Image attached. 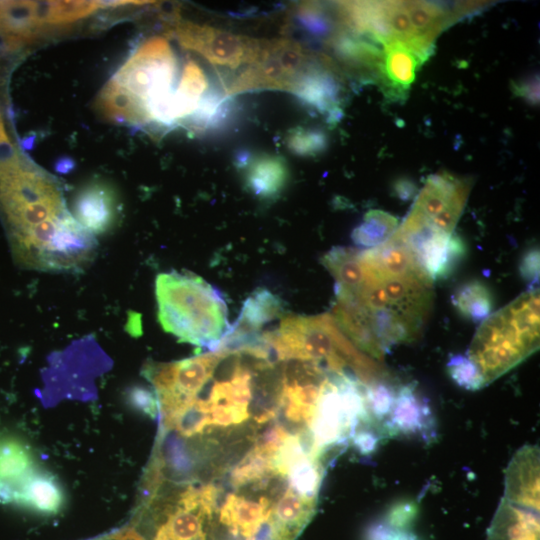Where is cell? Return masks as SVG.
I'll use <instances>...</instances> for the list:
<instances>
[{
	"instance_id": "6da1fadb",
	"label": "cell",
	"mask_w": 540,
	"mask_h": 540,
	"mask_svg": "<svg viewBox=\"0 0 540 540\" xmlns=\"http://www.w3.org/2000/svg\"><path fill=\"white\" fill-rule=\"evenodd\" d=\"M363 278L351 291H335L332 318L353 344L381 359L391 347L416 340L433 306L434 282L408 246L391 236L359 250Z\"/></svg>"
},
{
	"instance_id": "7a4b0ae2",
	"label": "cell",
	"mask_w": 540,
	"mask_h": 540,
	"mask_svg": "<svg viewBox=\"0 0 540 540\" xmlns=\"http://www.w3.org/2000/svg\"><path fill=\"white\" fill-rule=\"evenodd\" d=\"M158 321L181 342L216 351L230 329L222 293L190 272L156 277Z\"/></svg>"
},
{
	"instance_id": "3957f363",
	"label": "cell",
	"mask_w": 540,
	"mask_h": 540,
	"mask_svg": "<svg viewBox=\"0 0 540 540\" xmlns=\"http://www.w3.org/2000/svg\"><path fill=\"white\" fill-rule=\"evenodd\" d=\"M261 336L278 362L313 361L329 372L353 373L365 384L381 375L376 363L353 345L330 314L288 316L277 330Z\"/></svg>"
},
{
	"instance_id": "277c9868",
	"label": "cell",
	"mask_w": 540,
	"mask_h": 540,
	"mask_svg": "<svg viewBox=\"0 0 540 540\" xmlns=\"http://www.w3.org/2000/svg\"><path fill=\"white\" fill-rule=\"evenodd\" d=\"M539 290H528L477 329L467 356L485 386L520 364L539 348Z\"/></svg>"
},
{
	"instance_id": "5b68a950",
	"label": "cell",
	"mask_w": 540,
	"mask_h": 540,
	"mask_svg": "<svg viewBox=\"0 0 540 540\" xmlns=\"http://www.w3.org/2000/svg\"><path fill=\"white\" fill-rule=\"evenodd\" d=\"M311 61L303 47L293 40H259L253 60L225 87V92L230 97L265 89L292 92Z\"/></svg>"
},
{
	"instance_id": "8992f818",
	"label": "cell",
	"mask_w": 540,
	"mask_h": 540,
	"mask_svg": "<svg viewBox=\"0 0 540 540\" xmlns=\"http://www.w3.org/2000/svg\"><path fill=\"white\" fill-rule=\"evenodd\" d=\"M176 73L177 61L169 42L157 36L142 43L113 78L144 107L146 102L174 91Z\"/></svg>"
},
{
	"instance_id": "52a82bcc",
	"label": "cell",
	"mask_w": 540,
	"mask_h": 540,
	"mask_svg": "<svg viewBox=\"0 0 540 540\" xmlns=\"http://www.w3.org/2000/svg\"><path fill=\"white\" fill-rule=\"evenodd\" d=\"M175 35L183 48L200 54L213 65L228 68L248 65L259 45L258 39L192 22L177 24Z\"/></svg>"
},
{
	"instance_id": "ba28073f",
	"label": "cell",
	"mask_w": 540,
	"mask_h": 540,
	"mask_svg": "<svg viewBox=\"0 0 540 540\" xmlns=\"http://www.w3.org/2000/svg\"><path fill=\"white\" fill-rule=\"evenodd\" d=\"M392 236L408 246L433 282L448 278L466 253L463 240L455 233L446 234L423 227L409 235L394 232Z\"/></svg>"
},
{
	"instance_id": "9c48e42d",
	"label": "cell",
	"mask_w": 540,
	"mask_h": 540,
	"mask_svg": "<svg viewBox=\"0 0 540 540\" xmlns=\"http://www.w3.org/2000/svg\"><path fill=\"white\" fill-rule=\"evenodd\" d=\"M76 221L93 236L116 227L121 203L116 190L106 181L94 180L80 188L73 199Z\"/></svg>"
},
{
	"instance_id": "30bf717a",
	"label": "cell",
	"mask_w": 540,
	"mask_h": 540,
	"mask_svg": "<svg viewBox=\"0 0 540 540\" xmlns=\"http://www.w3.org/2000/svg\"><path fill=\"white\" fill-rule=\"evenodd\" d=\"M383 428L387 438L402 434L431 442L436 435L431 408L411 384L402 386L396 392L391 413Z\"/></svg>"
},
{
	"instance_id": "8fae6325",
	"label": "cell",
	"mask_w": 540,
	"mask_h": 540,
	"mask_svg": "<svg viewBox=\"0 0 540 540\" xmlns=\"http://www.w3.org/2000/svg\"><path fill=\"white\" fill-rule=\"evenodd\" d=\"M308 108L326 117L330 124L341 116L340 85L328 64L311 61L299 76L292 92Z\"/></svg>"
},
{
	"instance_id": "7c38bea8",
	"label": "cell",
	"mask_w": 540,
	"mask_h": 540,
	"mask_svg": "<svg viewBox=\"0 0 540 540\" xmlns=\"http://www.w3.org/2000/svg\"><path fill=\"white\" fill-rule=\"evenodd\" d=\"M282 311V303L276 295L265 288H257L245 300L237 320L230 325L218 349H240L260 335L261 328L278 318Z\"/></svg>"
},
{
	"instance_id": "4fadbf2b",
	"label": "cell",
	"mask_w": 540,
	"mask_h": 540,
	"mask_svg": "<svg viewBox=\"0 0 540 540\" xmlns=\"http://www.w3.org/2000/svg\"><path fill=\"white\" fill-rule=\"evenodd\" d=\"M470 191V182L449 173L430 175L417 195L410 212L424 224L448 210L463 212Z\"/></svg>"
},
{
	"instance_id": "5bb4252c",
	"label": "cell",
	"mask_w": 540,
	"mask_h": 540,
	"mask_svg": "<svg viewBox=\"0 0 540 540\" xmlns=\"http://www.w3.org/2000/svg\"><path fill=\"white\" fill-rule=\"evenodd\" d=\"M539 448L525 445L512 457L505 470L504 499L539 511Z\"/></svg>"
},
{
	"instance_id": "9a60e30c",
	"label": "cell",
	"mask_w": 540,
	"mask_h": 540,
	"mask_svg": "<svg viewBox=\"0 0 540 540\" xmlns=\"http://www.w3.org/2000/svg\"><path fill=\"white\" fill-rule=\"evenodd\" d=\"M64 504L65 492L59 479L39 466L14 487L12 505L43 515H55Z\"/></svg>"
},
{
	"instance_id": "2e32d148",
	"label": "cell",
	"mask_w": 540,
	"mask_h": 540,
	"mask_svg": "<svg viewBox=\"0 0 540 540\" xmlns=\"http://www.w3.org/2000/svg\"><path fill=\"white\" fill-rule=\"evenodd\" d=\"M382 53L378 74L386 92L400 97L414 82L417 69L427 57L400 41L385 44Z\"/></svg>"
},
{
	"instance_id": "e0dca14e",
	"label": "cell",
	"mask_w": 540,
	"mask_h": 540,
	"mask_svg": "<svg viewBox=\"0 0 540 540\" xmlns=\"http://www.w3.org/2000/svg\"><path fill=\"white\" fill-rule=\"evenodd\" d=\"M273 516L271 501L267 496L254 501L244 496L229 494L221 507L220 520L234 536L254 540L261 526Z\"/></svg>"
},
{
	"instance_id": "ac0fdd59",
	"label": "cell",
	"mask_w": 540,
	"mask_h": 540,
	"mask_svg": "<svg viewBox=\"0 0 540 540\" xmlns=\"http://www.w3.org/2000/svg\"><path fill=\"white\" fill-rule=\"evenodd\" d=\"M539 511L502 498L487 530V540H539Z\"/></svg>"
},
{
	"instance_id": "d6986e66",
	"label": "cell",
	"mask_w": 540,
	"mask_h": 540,
	"mask_svg": "<svg viewBox=\"0 0 540 540\" xmlns=\"http://www.w3.org/2000/svg\"><path fill=\"white\" fill-rule=\"evenodd\" d=\"M289 171L279 156L263 155L246 164V188L263 200L277 198L286 187Z\"/></svg>"
},
{
	"instance_id": "ffe728a7",
	"label": "cell",
	"mask_w": 540,
	"mask_h": 540,
	"mask_svg": "<svg viewBox=\"0 0 540 540\" xmlns=\"http://www.w3.org/2000/svg\"><path fill=\"white\" fill-rule=\"evenodd\" d=\"M97 103L100 112L114 121L131 124L150 123L140 100L115 78L103 87Z\"/></svg>"
},
{
	"instance_id": "44dd1931",
	"label": "cell",
	"mask_w": 540,
	"mask_h": 540,
	"mask_svg": "<svg viewBox=\"0 0 540 540\" xmlns=\"http://www.w3.org/2000/svg\"><path fill=\"white\" fill-rule=\"evenodd\" d=\"M37 466L27 442L14 434L0 432V482L14 485Z\"/></svg>"
},
{
	"instance_id": "7402d4cb",
	"label": "cell",
	"mask_w": 540,
	"mask_h": 540,
	"mask_svg": "<svg viewBox=\"0 0 540 540\" xmlns=\"http://www.w3.org/2000/svg\"><path fill=\"white\" fill-rule=\"evenodd\" d=\"M206 516L202 507L189 508L177 502L157 529L154 540H206L203 525Z\"/></svg>"
},
{
	"instance_id": "603a6c76",
	"label": "cell",
	"mask_w": 540,
	"mask_h": 540,
	"mask_svg": "<svg viewBox=\"0 0 540 540\" xmlns=\"http://www.w3.org/2000/svg\"><path fill=\"white\" fill-rule=\"evenodd\" d=\"M412 27L417 38L426 46L432 47L436 36L451 21L453 13H448L437 4L423 1H404Z\"/></svg>"
},
{
	"instance_id": "cb8c5ba5",
	"label": "cell",
	"mask_w": 540,
	"mask_h": 540,
	"mask_svg": "<svg viewBox=\"0 0 540 540\" xmlns=\"http://www.w3.org/2000/svg\"><path fill=\"white\" fill-rule=\"evenodd\" d=\"M321 263L335 279V291H351L358 287L363 278L359 250L350 247H333L322 258Z\"/></svg>"
},
{
	"instance_id": "d4e9b609",
	"label": "cell",
	"mask_w": 540,
	"mask_h": 540,
	"mask_svg": "<svg viewBox=\"0 0 540 540\" xmlns=\"http://www.w3.org/2000/svg\"><path fill=\"white\" fill-rule=\"evenodd\" d=\"M209 89L204 70L193 60L188 61L174 90V103L178 120L187 119L198 107Z\"/></svg>"
},
{
	"instance_id": "484cf974",
	"label": "cell",
	"mask_w": 540,
	"mask_h": 540,
	"mask_svg": "<svg viewBox=\"0 0 540 540\" xmlns=\"http://www.w3.org/2000/svg\"><path fill=\"white\" fill-rule=\"evenodd\" d=\"M224 91L209 88L200 100L195 112L187 118L195 132L214 131L221 128L231 113V101Z\"/></svg>"
},
{
	"instance_id": "4316f807",
	"label": "cell",
	"mask_w": 540,
	"mask_h": 540,
	"mask_svg": "<svg viewBox=\"0 0 540 540\" xmlns=\"http://www.w3.org/2000/svg\"><path fill=\"white\" fill-rule=\"evenodd\" d=\"M331 44L337 56L354 66L375 68L382 63L383 53L376 45L359 38V36L342 31L336 34Z\"/></svg>"
},
{
	"instance_id": "83f0119b",
	"label": "cell",
	"mask_w": 540,
	"mask_h": 540,
	"mask_svg": "<svg viewBox=\"0 0 540 540\" xmlns=\"http://www.w3.org/2000/svg\"><path fill=\"white\" fill-rule=\"evenodd\" d=\"M452 303L463 317L475 323L484 321L493 308L490 290L477 280L459 287L452 297Z\"/></svg>"
},
{
	"instance_id": "f1b7e54d",
	"label": "cell",
	"mask_w": 540,
	"mask_h": 540,
	"mask_svg": "<svg viewBox=\"0 0 540 540\" xmlns=\"http://www.w3.org/2000/svg\"><path fill=\"white\" fill-rule=\"evenodd\" d=\"M398 228V220L390 213L370 210L351 234L354 244L364 248H374L385 243Z\"/></svg>"
},
{
	"instance_id": "f546056e",
	"label": "cell",
	"mask_w": 540,
	"mask_h": 540,
	"mask_svg": "<svg viewBox=\"0 0 540 540\" xmlns=\"http://www.w3.org/2000/svg\"><path fill=\"white\" fill-rule=\"evenodd\" d=\"M324 471L320 459L305 456L292 463L286 475L290 488L296 494L306 500L316 502Z\"/></svg>"
},
{
	"instance_id": "4dcf8cb0",
	"label": "cell",
	"mask_w": 540,
	"mask_h": 540,
	"mask_svg": "<svg viewBox=\"0 0 540 540\" xmlns=\"http://www.w3.org/2000/svg\"><path fill=\"white\" fill-rule=\"evenodd\" d=\"M315 505L316 502L300 497L289 487L273 511L275 523L285 533L286 528H301L314 513Z\"/></svg>"
},
{
	"instance_id": "1f68e13d",
	"label": "cell",
	"mask_w": 540,
	"mask_h": 540,
	"mask_svg": "<svg viewBox=\"0 0 540 540\" xmlns=\"http://www.w3.org/2000/svg\"><path fill=\"white\" fill-rule=\"evenodd\" d=\"M99 7V1H52L38 4V13L41 23L66 24L89 16Z\"/></svg>"
},
{
	"instance_id": "d6a6232c",
	"label": "cell",
	"mask_w": 540,
	"mask_h": 540,
	"mask_svg": "<svg viewBox=\"0 0 540 540\" xmlns=\"http://www.w3.org/2000/svg\"><path fill=\"white\" fill-rule=\"evenodd\" d=\"M272 457L252 448L232 469L230 473V484L233 487H242L250 483L259 482L263 478L277 473L272 466Z\"/></svg>"
},
{
	"instance_id": "836d02e7",
	"label": "cell",
	"mask_w": 540,
	"mask_h": 540,
	"mask_svg": "<svg viewBox=\"0 0 540 540\" xmlns=\"http://www.w3.org/2000/svg\"><path fill=\"white\" fill-rule=\"evenodd\" d=\"M286 144L292 153L298 156L312 157L326 150L328 138L322 130L299 126L288 133Z\"/></svg>"
},
{
	"instance_id": "e575fe53",
	"label": "cell",
	"mask_w": 540,
	"mask_h": 540,
	"mask_svg": "<svg viewBox=\"0 0 540 540\" xmlns=\"http://www.w3.org/2000/svg\"><path fill=\"white\" fill-rule=\"evenodd\" d=\"M395 395L396 392H394L392 387L380 380H376L366 386L365 399L368 415L374 422L381 426L383 431V425L391 413Z\"/></svg>"
},
{
	"instance_id": "d590c367",
	"label": "cell",
	"mask_w": 540,
	"mask_h": 540,
	"mask_svg": "<svg viewBox=\"0 0 540 540\" xmlns=\"http://www.w3.org/2000/svg\"><path fill=\"white\" fill-rule=\"evenodd\" d=\"M300 27L315 37H325L332 30V20L324 7L315 2H304L296 10Z\"/></svg>"
},
{
	"instance_id": "8d00e7d4",
	"label": "cell",
	"mask_w": 540,
	"mask_h": 540,
	"mask_svg": "<svg viewBox=\"0 0 540 540\" xmlns=\"http://www.w3.org/2000/svg\"><path fill=\"white\" fill-rule=\"evenodd\" d=\"M447 370L454 382L464 389L475 391L485 387L480 371L467 355L450 357Z\"/></svg>"
},
{
	"instance_id": "74e56055",
	"label": "cell",
	"mask_w": 540,
	"mask_h": 540,
	"mask_svg": "<svg viewBox=\"0 0 540 540\" xmlns=\"http://www.w3.org/2000/svg\"><path fill=\"white\" fill-rule=\"evenodd\" d=\"M125 398L127 404L137 412L151 419L158 417V400L154 390L145 386L135 385L126 391Z\"/></svg>"
},
{
	"instance_id": "f35d334b",
	"label": "cell",
	"mask_w": 540,
	"mask_h": 540,
	"mask_svg": "<svg viewBox=\"0 0 540 540\" xmlns=\"http://www.w3.org/2000/svg\"><path fill=\"white\" fill-rule=\"evenodd\" d=\"M288 435L289 433L280 423L270 424L256 435L253 448L273 456Z\"/></svg>"
},
{
	"instance_id": "ab89813d",
	"label": "cell",
	"mask_w": 540,
	"mask_h": 540,
	"mask_svg": "<svg viewBox=\"0 0 540 540\" xmlns=\"http://www.w3.org/2000/svg\"><path fill=\"white\" fill-rule=\"evenodd\" d=\"M521 277L528 284V290L538 289L539 281V250L536 247L529 249L520 262Z\"/></svg>"
},
{
	"instance_id": "60d3db41",
	"label": "cell",
	"mask_w": 540,
	"mask_h": 540,
	"mask_svg": "<svg viewBox=\"0 0 540 540\" xmlns=\"http://www.w3.org/2000/svg\"><path fill=\"white\" fill-rule=\"evenodd\" d=\"M416 515V504L413 502L399 503L393 506L388 513L389 525L396 529H403Z\"/></svg>"
},
{
	"instance_id": "b9f144b4",
	"label": "cell",
	"mask_w": 540,
	"mask_h": 540,
	"mask_svg": "<svg viewBox=\"0 0 540 540\" xmlns=\"http://www.w3.org/2000/svg\"><path fill=\"white\" fill-rule=\"evenodd\" d=\"M513 92L529 104L539 103V76L533 75L512 84Z\"/></svg>"
},
{
	"instance_id": "7bdbcfd3",
	"label": "cell",
	"mask_w": 540,
	"mask_h": 540,
	"mask_svg": "<svg viewBox=\"0 0 540 540\" xmlns=\"http://www.w3.org/2000/svg\"><path fill=\"white\" fill-rule=\"evenodd\" d=\"M392 187L394 194L403 201L412 199L417 192L416 184L412 180L404 177L394 181Z\"/></svg>"
},
{
	"instance_id": "ee69618b",
	"label": "cell",
	"mask_w": 540,
	"mask_h": 540,
	"mask_svg": "<svg viewBox=\"0 0 540 540\" xmlns=\"http://www.w3.org/2000/svg\"><path fill=\"white\" fill-rule=\"evenodd\" d=\"M390 540H418L416 535L406 530L395 531Z\"/></svg>"
},
{
	"instance_id": "f6af8a7d",
	"label": "cell",
	"mask_w": 540,
	"mask_h": 540,
	"mask_svg": "<svg viewBox=\"0 0 540 540\" xmlns=\"http://www.w3.org/2000/svg\"><path fill=\"white\" fill-rule=\"evenodd\" d=\"M0 125H3V120H2L1 112H0Z\"/></svg>"
}]
</instances>
